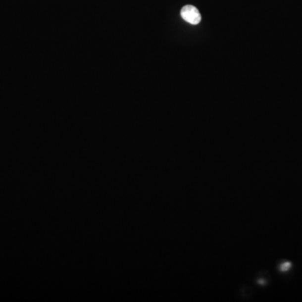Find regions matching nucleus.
I'll return each instance as SVG.
<instances>
[{
  "instance_id": "f257e3e1",
  "label": "nucleus",
  "mask_w": 302,
  "mask_h": 302,
  "mask_svg": "<svg viewBox=\"0 0 302 302\" xmlns=\"http://www.w3.org/2000/svg\"><path fill=\"white\" fill-rule=\"evenodd\" d=\"M181 15L185 21L192 24V25H198L201 20L200 12L195 6L186 5L181 8Z\"/></svg>"
},
{
  "instance_id": "f03ea898",
  "label": "nucleus",
  "mask_w": 302,
  "mask_h": 302,
  "mask_svg": "<svg viewBox=\"0 0 302 302\" xmlns=\"http://www.w3.org/2000/svg\"><path fill=\"white\" fill-rule=\"evenodd\" d=\"M291 262H286V263H284L282 265H281V270L282 271H288L289 269H291Z\"/></svg>"
}]
</instances>
